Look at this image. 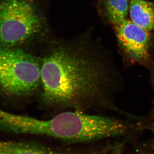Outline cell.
<instances>
[{
  "label": "cell",
  "instance_id": "1",
  "mask_svg": "<svg viewBox=\"0 0 154 154\" xmlns=\"http://www.w3.org/2000/svg\"><path fill=\"white\" fill-rule=\"evenodd\" d=\"M41 99L45 106L84 111L103 93L104 67L89 44L60 42L42 58Z\"/></svg>",
  "mask_w": 154,
  "mask_h": 154
},
{
  "label": "cell",
  "instance_id": "2",
  "mask_svg": "<svg viewBox=\"0 0 154 154\" xmlns=\"http://www.w3.org/2000/svg\"><path fill=\"white\" fill-rule=\"evenodd\" d=\"M126 123L82 110L67 111L47 120L16 114L10 132L50 137L72 142H85L126 134Z\"/></svg>",
  "mask_w": 154,
  "mask_h": 154
},
{
  "label": "cell",
  "instance_id": "3",
  "mask_svg": "<svg viewBox=\"0 0 154 154\" xmlns=\"http://www.w3.org/2000/svg\"><path fill=\"white\" fill-rule=\"evenodd\" d=\"M37 0H0V45L21 48L47 30Z\"/></svg>",
  "mask_w": 154,
  "mask_h": 154
},
{
  "label": "cell",
  "instance_id": "4",
  "mask_svg": "<svg viewBox=\"0 0 154 154\" xmlns=\"http://www.w3.org/2000/svg\"><path fill=\"white\" fill-rule=\"evenodd\" d=\"M41 62L21 48L0 45V98L25 99L41 85Z\"/></svg>",
  "mask_w": 154,
  "mask_h": 154
},
{
  "label": "cell",
  "instance_id": "5",
  "mask_svg": "<svg viewBox=\"0 0 154 154\" xmlns=\"http://www.w3.org/2000/svg\"><path fill=\"white\" fill-rule=\"evenodd\" d=\"M114 29L119 43L133 60L142 62L147 59L149 31L127 19L114 25Z\"/></svg>",
  "mask_w": 154,
  "mask_h": 154
},
{
  "label": "cell",
  "instance_id": "6",
  "mask_svg": "<svg viewBox=\"0 0 154 154\" xmlns=\"http://www.w3.org/2000/svg\"><path fill=\"white\" fill-rule=\"evenodd\" d=\"M131 21L150 31L154 29V3L146 0H129Z\"/></svg>",
  "mask_w": 154,
  "mask_h": 154
},
{
  "label": "cell",
  "instance_id": "7",
  "mask_svg": "<svg viewBox=\"0 0 154 154\" xmlns=\"http://www.w3.org/2000/svg\"><path fill=\"white\" fill-rule=\"evenodd\" d=\"M0 154H67L50 148L27 142H0Z\"/></svg>",
  "mask_w": 154,
  "mask_h": 154
},
{
  "label": "cell",
  "instance_id": "8",
  "mask_svg": "<svg viewBox=\"0 0 154 154\" xmlns=\"http://www.w3.org/2000/svg\"><path fill=\"white\" fill-rule=\"evenodd\" d=\"M102 6L106 18L113 25L126 19L129 9V0H103Z\"/></svg>",
  "mask_w": 154,
  "mask_h": 154
},
{
  "label": "cell",
  "instance_id": "9",
  "mask_svg": "<svg viewBox=\"0 0 154 154\" xmlns=\"http://www.w3.org/2000/svg\"><path fill=\"white\" fill-rule=\"evenodd\" d=\"M121 151V147L117 143L115 146H110L106 147L104 150L96 152L92 154H119V152H120Z\"/></svg>",
  "mask_w": 154,
  "mask_h": 154
},
{
  "label": "cell",
  "instance_id": "10",
  "mask_svg": "<svg viewBox=\"0 0 154 154\" xmlns=\"http://www.w3.org/2000/svg\"><path fill=\"white\" fill-rule=\"evenodd\" d=\"M150 127V130H151L152 134V137L151 141V147L154 153V125Z\"/></svg>",
  "mask_w": 154,
  "mask_h": 154
},
{
  "label": "cell",
  "instance_id": "11",
  "mask_svg": "<svg viewBox=\"0 0 154 154\" xmlns=\"http://www.w3.org/2000/svg\"></svg>",
  "mask_w": 154,
  "mask_h": 154
},
{
  "label": "cell",
  "instance_id": "12",
  "mask_svg": "<svg viewBox=\"0 0 154 154\" xmlns=\"http://www.w3.org/2000/svg\"></svg>",
  "mask_w": 154,
  "mask_h": 154
}]
</instances>
